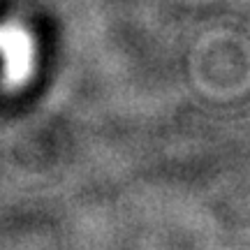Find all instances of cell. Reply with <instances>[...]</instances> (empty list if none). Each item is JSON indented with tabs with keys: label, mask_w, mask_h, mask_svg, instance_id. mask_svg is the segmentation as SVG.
Instances as JSON below:
<instances>
[{
	"label": "cell",
	"mask_w": 250,
	"mask_h": 250,
	"mask_svg": "<svg viewBox=\"0 0 250 250\" xmlns=\"http://www.w3.org/2000/svg\"><path fill=\"white\" fill-rule=\"evenodd\" d=\"M0 54L5 58V74L9 81H19L30 62V44L28 37L14 26L0 28Z\"/></svg>",
	"instance_id": "1"
}]
</instances>
